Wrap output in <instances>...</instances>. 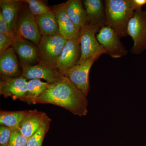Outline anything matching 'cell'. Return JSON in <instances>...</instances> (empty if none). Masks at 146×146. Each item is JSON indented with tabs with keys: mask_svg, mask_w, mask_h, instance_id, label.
Returning <instances> with one entry per match:
<instances>
[{
	"mask_svg": "<svg viewBox=\"0 0 146 146\" xmlns=\"http://www.w3.org/2000/svg\"><path fill=\"white\" fill-rule=\"evenodd\" d=\"M86 96L68 78L50 84L37 99L36 104H51L67 110L75 115L87 114L88 100Z\"/></svg>",
	"mask_w": 146,
	"mask_h": 146,
	"instance_id": "6da1fadb",
	"label": "cell"
},
{
	"mask_svg": "<svg viewBox=\"0 0 146 146\" xmlns=\"http://www.w3.org/2000/svg\"><path fill=\"white\" fill-rule=\"evenodd\" d=\"M106 26L114 30L120 38L127 36L128 24L134 11L131 0H106Z\"/></svg>",
	"mask_w": 146,
	"mask_h": 146,
	"instance_id": "7a4b0ae2",
	"label": "cell"
},
{
	"mask_svg": "<svg viewBox=\"0 0 146 146\" xmlns=\"http://www.w3.org/2000/svg\"><path fill=\"white\" fill-rule=\"evenodd\" d=\"M14 33L15 36H20L37 46L42 36L35 17L24 1L16 20Z\"/></svg>",
	"mask_w": 146,
	"mask_h": 146,
	"instance_id": "3957f363",
	"label": "cell"
},
{
	"mask_svg": "<svg viewBox=\"0 0 146 146\" xmlns=\"http://www.w3.org/2000/svg\"><path fill=\"white\" fill-rule=\"evenodd\" d=\"M68 39L60 34L42 36L38 45L39 64L56 68L58 59Z\"/></svg>",
	"mask_w": 146,
	"mask_h": 146,
	"instance_id": "277c9868",
	"label": "cell"
},
{
	"mask_svg": "<svg viewBox=\"0 0 146 146\" xmlns=\"http://www.w3.org/2000/svg\"><path fill=\"white\" fill-rule=\"evenodd\" d=\"M127 35L132 38L133 45L131 52L139 54L146 50V10L135 11L127 27Z\"/></svg>",
	"mask_w": 146,
	"mask_h": 146,
	"instance_id": "5b68a950",
	"label": "cell"
},
{
	"mask_svg": "<svg viewBox=\"0 0 146 146\" xmlns=\"http://www.w3.org/2000/svg\"><path fill=\"white\" fill-rule=\"evenodd\" d=\"M100 29L91 24L86 23L80 31L81 55L77 64H80L95 55L106 54L105 50L100 44L96 34Z\"/></svg>",
	"mask_w": 146,
	"mask_h": 146,
	"instance_id": "8992f818",
	"label": "cell"
},
{
	"mask_svg": "<svg viewBox=\"0 0 146 146\" xmlns=\"http://www.w3.org/2000/svg\"><path fill=\"white\" fill-rule=\"evenodd\" d=\"M102 54H99L89 58L83 63L76 64L72 68L60 73L69 80L87 96L90 90L89 74L92 65Z\"/></svg>",
	"mask_w": 146,
	"mask_h": 146,
	"instance_id": "52a82bcc",
	"label": "cell"
},
{
	"mask_svg": "<svg viewBox=\"0 0 146 146\" xmlns=\"http://www.w3.org/2000/svg\"><path fill=\"white\" fill-rule=\"evenodd\" d=\"M96 38L104 49L106 54L113 58H119L127 54L128 51L120 41L121 38L110 27L105 26L101 28L96 35Z\"/></svg>",
	"mask_w": 146,
	"mask_h": 146,
	"instance_id": "ba28073f",
	"label": "cell"
},
{
	"mask_svg": "<svg viewBox=\"0 0 146 146\" xmlns=\"http://www.w3.org/2000/svg\"><path fill=\"white\" fill-rule=\"evenodd\" d=\"M11 47L17 55L21 66L39 64V48L34 43L15 36Z\"/></svg>",
	"mask_w": 146,
	"mask_h": 146,
	"instance_id": "9c48e42d",
	"label": "cell"
},
{
	"mask_svg": "<svg viewBox=\"0 0 146 146\" xmlns=\"http://www.w3.org/2000/svg\"><path fill=\"white\" fill-rule=\"evenodd\" d=\"M21 68L22 76L27 80L43 79L52 84L63 80L65 77L56 68L41 64L22 66Z\"/></svg>",
	"mask_w": 146,
	"mask_h": 146,
	"instance_id": "30bf717a",
	"label": "cell"
},
{
	"mask_svg": "<svg viewBox=\"0 0 146 146\" xmlns=\"http://www.w3.org/2000/svg\"><path fill=\"white\" fill-rule=\"evenodd\" d=\"M27 80L23 77L8 78L1 77L0 94L5 98H12L25 102L27 91Z\"/></svg>",
	"mask_w": 146,
	"mask_h": 146,
	"instance_id": "8fae6325",
	"label": "cell"
},
{
	"mask_svg": "<svg viewBox=\"0 0 146 146\" xmlns=\"http://www.w3.org/2000/svg\"><path fill=\"white\" fill-rule=\"evenodd\" d=\"M81 55L79 35L68 39L58 58L56 68L63 71L72 68L77 64Z\"/></svg>",
	"mask_w": 146,
	"mask_h": 146,
	"instance_id": "7c38bea8",
	"label": "cell"
},
{
	"mask_svg": "<svg viewBox=\"0 0 146 146\" xmlns=\"http://www.w3.org/2000/svg\"><path fill=\"white\" fill-rule=\"evenodd\" d=\"M48 118L45 112L36 110H28L18 128L24 136L29 139L42 126Z\"/></svg>",
	"mask_w": 146,
	"mask_h": 146,
	"instance_id": "4fadbf2b",
	"label": "cell"
},
{
	"mask_svg": "<svg viewBox=\"0 0 146 146\" xmlns=\"http://www.w3.org/2000/svg\"><path fill=\"white\" fill-rule=\"evenodd\" d=\"M21 64L13 48L11 47L0 54L1 77L13 78L22 76Z\"/></svg>",
	"mask_w": 146,
	"mask_h": 146,
	"instance_id": "5bb4252c",
	"label": "cell"
},
{
	"mask_svg": "<svg viewBox=\"0 0 146 146\" xmlns=\"http://www.w3.org/2000/svg\"><path fill=\"white\" fill-rule=\"evenodd\" d=\"M104 1L102 0H84L82 1L87 15V23L100 29L106 26Z\"/></svg>",
	"mask_w": 146,
	"mask_h": 146,
	"instance_id": "9a60e30c",
	"label": "cell"
},
{
	"mask_svg": "<svg viewBox=\"0 0 146 146\" xmlns=\"http://www.w3.org/2000/svg\"><path fill=\"white\" fill-rule=\"evenodd\" d=\"M51 8L58 23L59 34L68 40L78 37L79 35L80 31L67 16L64 3L53 6Z\"/></svg>",
	"mask_w": 146,
	"mask_h": 146,
	"instance_id": "2e32d148",
	"label": "cell"
},
{
	"mask_svg": "<svg viewBox=\"0 0 146 146\" xmlns=\"http://www.w3.org/2000/svg\"><path fill=\"white\" fill-rule=\"evenodd\" d=\"M65 12L68 18L79 30L87 22V15L80 0H68L64 3Z\"/></svg>",
	"mask_w": 146,
	"mask_h": 146,
	"instance_id": "e0dca14e",
	"label": "cell"
},
{
	"mask_svg": "<svg viewBox=\"0 0 146 146\" xmlns=\"http://www.w3.org/2000/svg\"><path fill=\"white\" fill-rule=\"evenodd\" d=\"M23 3V1L20 0L0 1V11L7 23L9 30L14 34L15 24Z\"/></svg>",
	"mask_w": 146,
	"mask_h": 146,
	"instance_id": "ac0fdd59",
	"label": "cell"
},
{
	"mask_svg": "<svg viewBox=\"0 0 146 146\" xmlns=\"http://www.w3.org/2000/svg\"><path fill=\"white\" fill-rule=\"evenodd\" d=\"M35 17L42 36L59 34L58 23L53 11Z\"/></svg>",
	"mask_w": 146,
	"mask_h": 146,
	"instance_id": "d6986e66",
	"label": "cell"
},
{
	"mask_svg": "<svg viewBox=\"0 0 146 146\" xmlns=\"http://www.w3.org/2000/svg\"><path fill=\"white\" fill-rule=\"evenodd\" d=\"M50 84L39 79L29 80L25 102L29 104H36L37 99L48 89Z\"/></svg>",
	"mask_w": 146,
	"mask_h": 146,
	"instance_id": "ffe728a7",
	"label": "cell"
},
{
	"mask_svg": "<svg viewBox=\"0 0 146 146\" xmlns=\"http://www.w3.org/2000/svg\"><path fill=\"white\" fill-rule=\"evenodd\" d=\"M27 111L28 110L14 111L1 110L0 124L12 128H18Z\"/></svg>",
	"mask_w": 146,
	"mask_h": 146,
	"instance_id": "44dd1931",
	"label": "cell"
},
{
	"mask_svg": "<svg viewBox=\"0 0 146 146\" xmlns=\"http://www.w3.org/2000/svg\"><path fill=\"white\" fill-rule=\"evenodd\" d=\"M51 119L49 118L31 137L29 138L27 146H42L46 133L49 129Z\"/></svg>",
	"mask_w": 146,
	"mask_h": 146,
	"instance_id": "7402d4cb",
	"label": "cell"
},
{
	"mask_svg": "<svg viewBox=\"0 0 146 146\" xmlns=\"http://www.w3.org/2000/svg\"><path fill=\"white\" fill-rule=\"evenodd\" d=\"M30 10L34 16H40L52 12V8L49 7L44 1L41 0H25Z\"/></svg>",
	"mask_w": 146,
	"mask_h": 146,
	"instance_id": "603a6c76",
	"label": "cell"
},
{
	"mask_svg": "<svg viewBox=\"0 0 146 146\" xmlns=\"http://www.w3.org/2000/svg\"><path fill=\"white\" fill-rule=\"evenodd\" d=\"M28 140L18 128H15L12 131L8 146H27Z\"/></svg>",
	"mask_w": 146,
	"mask_h": 146,
	"instance_id": "cb8c5ba5",
	"label": "cell"
},
{
	"mask_svg": "<svg viewBox=\"0 0 146 146\" xmlns=\"http://www.w3.org/2000/svg\"><path fill=\"white\" fill-rule=\"evenodd\" d=\"M13 128L1 125L0 146H8Z\"/></svg>",
	"mask_w": 146,
	"mask_h": 146,
	"instance_id": "d4e9b609",
	"label": "cell"
},
{
	"mask_svg": "<svg viewBox=\"0 0 146 146\" xmlns=\"http://www.w3.org/2000/svg\"><path fill=\"white\" fill-rule=\"evenodd\" d=\"M14 38L0 34V54L11 47L14 42Z\"/></svg>",
	"mask_w": 146,
	"mask_h": 146,
	"instance_id": "484cf974",
	"label": "cell"
},
{
	"mask_svg": "<svg viewBox=\"0 0 146 146\" xmlns=\"http://www.w3.org/2000/svg\"><path fill=\"white\" fill-rule=\"evenodd\" d=\"M0 34L3 35L8 37L15 38V35L9 30L7 23L3 17L1 11H0Z\"/></svg>",
	"mask_w": 146,
	"mask_h": 146,
	"instance_id": "4316f807",
	"label": "cell"
},
{
	"mask_svg": "<svg viewBox=\"0 0 146 146\" xmlns=\"http://www.w3.org/2000/svg\"><path fill=\"white\" fill-rule=\"evenodd\" d=\"M131 3L133 10L136 11L142 9V7L146 5V0H131Z\"/></svg>",
	"mask_w": 146,
	"mask_h": 146,
	"instance_id": "83f0119b",
	"label": "cell"
}]
</instances>
